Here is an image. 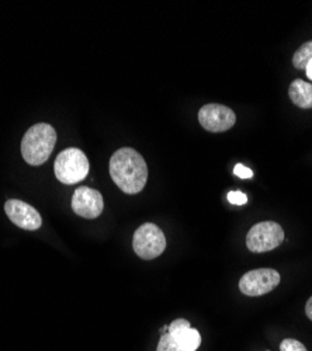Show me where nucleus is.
<instances>
[{"mask_svg": "<svg viewBox=\"0 0 312 351\" xmlns=\"http://www.w3.org/2000/svg\"><path fill=\"white\" fill-rule=\"evenodd\" d=\"M112 182L125 194L143 191L148 180V166L143 155L132 148H121L110 159Z\"/></svg>", "mask_w": 312, "mask_h": 351, "instance_id": "f257e3e1", "label": "nucleus"}, {"mask_svg": "<svg viewBox=\"0 0 312 351\" xmlns=\"http://www.w3.org/2000/svg\"><path fill=\"white\" fill-rule=\"evenodd\" d=\"M56 143V132L49 124H36L28 128L21 141V155L32 166H40L48 160Z\"/></svg>", "mask_w": 312, "mask_h": 351, "instance_id": "f03ea898", "label": "nucleus"}, {"mask_svg": "<svg viewBox=\"0 0 312 351\" xmlns=\"http://www.w3.org/2000/svg\"><path fill=\"white\" fill-rule=\"evenodd\" d=\"M91 163L88 156L77 148H68L55 159L53 171L64 184H76L88 178Z\"/></svg>", "mask_w": 312, "mask_h": 351, "instance_id": "7ed1b4c3", "label": "nucleus"}, {"mask_svg": "<svg viewBox=\"0 0 312 351\" xmlns=\"http://www.w3.org/2000/svg\"><path fill=\"white\" fill-rule=\"evenodd\" d=\"M132 247L136 256L144 260L159 257L166 249V238L159 226L155 223L141 225L132 238Z\"/></svg>", "mask_w": 312, "mask_h": 351, "instance_id": "20e7f679", "label": "nucleus"}, {"mask_svg": "<svg viewBox=\"0 0 312 351\" xmlns=\"http://www.w3.org/2000/svg\"><path fill=\"white\" fill-rule=\"evenodd\" d=\"M285 241V230L273 221L254 225L246 237V246L253 253H266L278 247Z\"/></svg>", "mask_w": 312, "mask_h": 351, "instance_id": "39448f33", "label": "nucleus"}, {"mask_svg": "<svg viewBox=\"0 0 312 351\" xmlns=\"http://www.w3.org/2000/svg\"><path fill=\"white\" fill-rule=\"evenodd\" d=\"M280 274L273 269L252 270L242 276L239 289L246 297H262L273 291L280 284Z\"/></svg>", "mask_w": 312, "mask_h": 351, "instance_id": "423d86ee", "label": "nucleus"}, {"mask_svg": "<svg viewBox=\"0 0 312 351\" xmlns=\"http://www.w3.org/2000/svg\"><path fill=\"white\" fill-rule=\"evenodd\" d=\"M198 121L208 132H224L237 123L235 112L222 104H206L198 111Z\"/></svg>", "mask_w": 312, "mask_h": 351, "instance_id": "0eeeda50", "label": "nucleus"}, {"mask_svg": "<svg viewBox=\"0 0 312 351\" xmlns=\"http://www.w3.org/2000/svg\"><path fill=\"white\" fill-rule=\"evenodd\" d=\"M104 208L103 195L93 189L79 187L72 197V210L82 218L95 219Z\"/></svg>", "mask_w": 312, "mask_h": 351, "instance_id": "6e6552de", "label": "nucleus"}, {"mask_svg": "<svg viewBox=\"0 0 312 351\" xmlns=\"http://www.w3.org/2000/svg\"><path fill=\"white\" fill-rule=\"evenodd\" d=\"M5 211L10 221L21 229L37 230L43 225V219L38 211L24 201L9 199L5 204Z\"/></svg>", "mask_w": 312, "mask_h": 351, "instance_id": "1a4fd4ad", "label": "nucleus"}, {"mask_svg": "<svg viewBox=\"0 0 312 351\" xmlns=\"http://www.w3.org/2000/svg\"><path fill=\"white\" fill-rule=\"evenodd\" d=\"M169 335L175 339L182 351H195L202 344V336L198 330L190 326L186 319H176L167 328Z\"/></svg>", "mask_w": 312, "mask_h": 351, "instance_id": "9d476101", "label": "nucleus"}, {"mask_svg": "<svg viewBox=\"0 0 312 351\" xmlns=\"http://www.w3.org/2000/svg\"><path fill=\"white\" fill-rule=\"evenodd\" d=\"M291 101L304 110L312 108V83H308L302 79H296L289 89Z\"/></svg>", "mask_w": 312, "mask_h": 351, "instance_id": "9b49d317", "label": "nucleus"}, {"mask_svg": "<svg viewBox=\"0 0 312 351\" xmlns=\"http://www.w3.org/2000/svg\"><path fill=\"white\" fill-rule=\"evenodd\" d=\"M312 60V41L302 44L293 56V65L296 69L305 71L308 62Z\"/></svg>", "mask_w": 312, "mask_h": 351, "instance_id": "f8f14e48", "label": "nucleus"}, {"mask_svg": "<svg viewBox=\"0 0 312 351\" xmlns=\"http://www.w3.org/2000/svg\"><path fill=\"white\" fill-rule=\"evenodd\" d=\"M156 351H182V348L178 346L175 339L170 336L169 332H167V333L162 335Z\"/></svg>", "mask_w": 312, "mask_h": 351, "instance_id": "ddd939ff", "label": "nucleus"}, {"mask_svg": "<svg viewBox=\"0 0 312 351\" xmlns=\"http://www.w3.org/2000/svg\"><path fill=\"white\" fill-rule=\"evenodd\" d=\"M280 351H308V350L301 341L296 339H286L281 341Z\"/></svg>", "mask_w": 312, "mask_h": 351, "instance_id": "4468645a", "label": "nucleus"}, {"mask_svg": "<svg viewBox=\"0 0 312 351\" xmlns=\"http://www.w3.org/2000/svg\"><path fill=\"white\" fill-rule=\"evenodd\" d=\"M226 198H228V201L234 204V206H243V204L248 202V197L242 191H230Z\"/></svg>", "mask_w": 312, "mask_h": 351, "instance_id": "2eb2a0df", "label": "nucleus"}, {"mask_svg": "<svg viewBox=\"0 0 312 351\" xmlns=\"http://www.w3.org/2000/svg\"><path fill=\"white\" fill-rule=\"evenodd\" d=\"M234 173H235V176H238L239 179H252L253 178V171L241 163L235 166Z\"/></svg>", "mask_w": 312, "mask_h": 351, "instance_id": "dca6fc26", "label": "nucleus"}, {"mask_svg": "<svg viewBox=\"0 0 312 351\" xmlns=\"http://www.w3.org/2000/svg\"><path fill=\"white\" fill-rule=\"evenodd\" d=\"M305 313H307V316L312 320V297L308 300V302H307V305H305Z\"/></svg>", "mask_w": 312, "mask_h": 351, "instance_id": "f3484780", "label": "nucleus"}, {"mask_svg": "<svg viewBox=\"0 0 312 351\" xmlns=\"http://www.w3.org/2000/svg\"><path fill=\"white\" fill-rule=\"evenodd\" d=\"M305 73H307L308 79L312 80V60L308 62V65H307V68H305Z\"/></svg>", "mask_w": 312, "mask_h": 351, "instance_id": "a211bd4d", "label": "nucleus"}]
</instances>
